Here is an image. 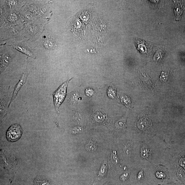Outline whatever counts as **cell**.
Segmentation results:
<instances>
[{
    "label": "cell",
    "mask_w": 185,
    "mask_h": 185,
    "mask_svg": "<svg viewBox=\"0 0 185 185\" xmlns=\"http://www.w3.org/2000/svg\"><path fill=\"white\" fill-rule=\"evenodd\" d=\"M72 78L67 80L63 82L55 92L52 93L53 96L54 105L55 110L56 121V125L57 126L58 125V120L59 113V108L66 96L67 87L69 82L72 79Z\"/></svg>",
    "instance_id": "6da1fadb"
},
{
    "label": "cell",
    "mask_w": 185,
    "mask_h": 185,
    "mask_svg": "<svg viewBox=\"0 0 185 185\" xmlns=\"http://www.w3.org/2000/svg\"><path fill=\"white\" fill-rule=\"evenodd\" d=\"M22 133V129L20 126L17 124H13L7 131V139L10 142H16L20 138Z\"/></svg>",
    "instance_id": "7a4b0ae2"
},
{
    "label": "cell",
    "mask_w": 185,
    "mask_h": 185,
    "mask_svg": "<svg viewBox=\"0 0 185 185\" xmlns=\"http://www.w3.org/2000/svg\"><path fill=\"white\" fill-rule=\"evenodd\" d=\"M28 73L27 70L26 68V70L24 71V72L22 75L21 78L20 79L19 81L18 82V83L16 85L15 87L14 91L13 94V96L11 99V102L8 107H9V106L11 105V102L13 101L14 99L16 98L17 95L18 93V92L20 90L22 87L23 86V85H24L26 81L27 78L28 76Z\"/></svg>",
    "instance_id": "3957f363"
},
{
    "label": "cell",
    "mask_w": 185,
    "mask_h": 185,
    "mask_svg": "<svg viewBox=\"0 0 185 185\" xmlns=\"http://www.w3.org/2000/svg\"><path fill=\"white\" fill-rule=\"evenodd\" d=\"M139 82L143 87L149 89H153L155 88V86L153 80L149 76L142 74V76L139 77Z\"/></svg>",
    "instance_id": "277c9868"
},
{
    "label": "cell",
    "mask_w": 185,
    "mask_h": 185,
    "mask_svg": "<svg viewBox=\"0 0 185 185\" xmlns=\"http://www.w3.org/2000/svg\"><path fill=\"white\" fill-rule=\"evenodd\" d=\"M139 128L142 130H146L151 127V122L150 120L146 118H143L140 119L138 123Z\"/></svg>",
    "instance_id": "5b68a950"
},
{
    "label": "cell",
    "mask_w": 185,
    "mask_h": 185,
    "mask_svg": "<svg viewBox=\"0 0 185 185\" xmlns=\"http://www.w3.org/2000/svg\"><path fill=\"white\" fill-rule=\"evenodd\" d=\"M14 48L18 51L20 52L21 53L25 54L32 58H35L34 55L32 52L26 47L21 45H16L14 46Z\"/></svg>",
    "instance_id": "8992f818"
},
{
    "label": "cell",
    "mask_w": 185,
    "mask_h": 185,
    "mask_svg": "<svg viewBox=\"0 0 185 185\" xmlns=\"http://www.w3.org/2000/svg\"><path fill=\"white\" fill-rule=\"evenodd\" d=\"M80 97L78 92H73L71 93L68 97L69 101L70 104L76 105L79 101Z\"/></svg>",
    "instance_id": "52a82bcc"
},
{
    "label": "cell",
    "mask_w": 185,
    "mask_h": 185,
    "mask_svg": "<svg viewBox=\"0 0 185 185\" xmlns=\"http://www.w3.org/2000/svg\"><path fill=\"white\" fill-rule=\"evenodd\" d=\"M43 46L48 50H53L56 47L54 40L50 38H46L43 42Z\"/></svg>",
    "instance_id": "ba28073f"
},
{
    "label": "cell",
    "mask_w": 185,
    "mask_h": 185,
    "mask_svg": "<svg viewBox=\"0 0 185 185\" xmlns=\"http://www.w3.org/2000/svg\"><path fill=\"white\" fill-rule=\"evenodd\" d=\"M106 115L99 111H96L94 114V118L96 122L100 123L103 122L106 119Z\"/></svg>",
    "instance_id": "9c48e42d"
},
{
    "label": "cell",
    "mask_w": 185,
    "mask_h": 185,
    "mask_svg": "<svg viewBox=\"0 0 185 185\" xmlns=\"http://www.w3.org/2000/svg\"><path fill=\"white\" fill-rule=\"evenodd\" d=\"M11 60L9 56L7 54H5L2 56L1 55V67H3V65L4 67L7 66Z\"/></svg>",
    "instance_id": "30bf717a"
},
{
    "label": "cell",
    "mask_w": 185,
    "mask_h": 185,
    "mask_svg": "<svg viewBox=\"0 0 185 185\" xmlns=\"http://www.w3.org/2000/svg\"><path fill=\"white\" fill-rule=\"evenodd\" d=\"M126 118H127V116H125L122 118L119 119L115 124L116 128L118 129H122L125 128L126 127Z\"/></svg>",
    "instance_id": "8fae6325"
},
{
    "label": "cell",
    "mask_w": 185,
    "mask_h": 185,
    "mask_svg": "<svg viewBox=\"0 0 185 185\" xmlns=\"http://www.w3.org/2000/svg\"><path fill=\"white\" fill-rule=\"evenodd\" d=\"M107 94L109 98L114 99L116 95V90L115 87L110 86L107 90Z\"/></svg>",
    "instance_id": "7c38bea8"
},
{
    "label": "cell",
    "mask_w": 185,
    "mask_h": 185,
    "mask_svg": "<svg viewBox=\"0 0 185 185\" xmlns=\"http://www.w3.org/2000/svg\"><path fill=\"white\" fill-rule=\"evenodd\" d=\"M97 146L95 142H90L87 143L85 146L86 149L89 152H93L97 149Z\"/></svg>",
    "instance_id": "4fadbf2b"
},
{
    "label": "cell",
    "mask_w": 185,
    "mask_h": 185,
    "mask_svg": "<svg viewBox=\"0 0 185 185\" xmlns=\"http://www.w3.org/2000/svg\"><path fill=\"white\" fill-rule=\"evenodd\" d=\"M121 100L123 104H124L127 107H130L132 103L130 97L124 95L121 97Z\"/></svg>",
    "instance_id": "5bb4252c"
},
{
    "label": "cell",
    "mask_w": 185,
    "mask_h": 185,
    "mask_svg": "<svg viewBox=\"0 0 185 185\" xmlns=\"http://www.w3.org/2000/svg\"><path fill=\"white\" fill-rule=\"evenodd\" d=\"M141 155L143 158H148L150 156V151L145 147H143L141 149Z\"/></svg>",
    "instance_id": "9a60e30c"
},
{
    "label": "cell",
    "mask_w": 185,
    "mask_h": 185,
    "mask_svg": "<svg viewBox=\"0 0 185 185\" xmlns=\"http://www.w3.org/2000/svg\"><path fill=\"white\" fill-rule=\"evenodd\" d=\"M107 172L106 164H104L101 167L99 171L98 175L99 176H103L106 174Z\"/></svg>",
    "instance_id": "2e32d148"
},
{
    "label": "cell",
    "mask_w": 185,
    "mask_h": 185,
    "mask_svg": "<svg viewBox=\"0 0 185 185\" xmlns=\"http://www.w3.org/2000/svg\"><path fill=\"white\" fill-rule=\"evenodd\" d=\"M170 76L169 73H166L164 72H161L160 78L162 82H165L168 79Z\"/></svg>",
    "instance_id": "e0dca14e"
},
{
    "label": "cell",
    "mask_w": 185,
    "mask_h": 185,
    "mask_svg": "<svg viewBox=\"0 0 185 185\" xmlns=\"http://www.w3.org/2000/svg\"><path fill=\"white\" fill-rule=\"evenodd\" d=\"M163 53H164V52L161 50H158L155 55L154 58V60L155 61H157L159 59L163 56Z\"/></svg>",
    "instance_id": "ac0fdd59"
},
{
    "label": "cell",
    "mask_w": 185,
    "mask_h": 185,
    "mask_svg": "<svg viewBox=\"0 0 185 185\" xmlns=\"http://www.w3.org/2000/svg\"><path fill=\"white\" fill-rule=\"evenodd\" d=\"M82 128L79 127H75L72 128L71 130V132L72 134H76L79 133L81 132Z\"/></svg>",
    "instance_id": "d6986e66"
},
{
    "label": "cell",
    "mask_w": 185,
    "mask_h": 185,
    "mask_svg": "<svg viewBox=\"0 0 185 185\" xmlns=\"http://www.w3.org/2000/svg\"><path fill=\"white\" fill-rule=\"evenodd\" d=\"M85 94L89 97H91L93 95L94 93V90L91 88L87 89L85 91Z\"/></svg>",
    "instance_id": "ffe728a7"
},
{
    "label": "cell",
    "mask_w": 185,
    "mask_h": 185,
    "mask_svg": "<svg viewBox=\"0 0 185 185\" xmlns=\"http://www.w3.org/2000/svg\"><path fill=\"white\" fill-rule=\"evenodd\" d=\"M74 118L78 121H80L82 120V116L79 112H76L74 114Z\"/></svg>",
    "instance_id": "44dd1931"
},
{
    "label": "cell",
    "mask_w": 185,
    "mask_h": 185,
    "mask_svg": "<svg viewBox=\"0 0 185 185\" xmlns=\"http://www.w3.org/2000/svg\"><path fill=\"white\" fill-rule=\"evenodd\" d=\"M111 159H112V162L114 164H117L118 162V158L116 156L115 154H113L111 156Z\"/></svg>",
    "instance_id": "7402d4cb"
},
{
    "label": "cell",
    "mask_w": 185,
    "mask_h": 185,
    "mask_svg": "<svg viewBox=\"0 0 185 185\" xmlns=\"http://www.w3.org/2000/svg\"><path fill=\"white\" fill-rule=\"evenodd\" d=\"M128 176V174H124L122 175V176H120V179L124 181L127 179V176Z\"/></svg>",
    "instance_id": "603a6c76"
},
{
    "label": "cell",
    "mask_w": 185,
    "mask_h": 185,
    "mask_svg": "<svg viewBox=\"0 0 185 185\" xmlns=\"http://www.w3.org/2000/svg\"><path fill=\"white\" fill-rule=\"evenodd\" d=\"M143 175V171H141L139 173L138 177L139 179H141V178L142 177Z\"/></svg>",
    "instance_id": "cb8c5ba5"
},
{
    "label": "cell",
    "mask_w": 185,
    "mask_h": 185,
    "mask_svg": "<svg viewBox=\"0 0 185 185\" xmlns=\"http://www.w3.org/2000/svg\"><path fill=\"white\" fill-rule=\"evenodd\" d=\"M92 185H95V183H94V184H92Z\"/></svg>",
    "instance_id": "d4e9b609"
}]
</instances>
